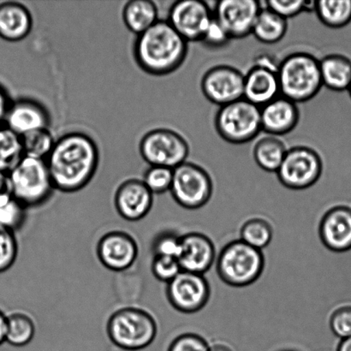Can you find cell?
<instances>
[{
    "mask_svg": "<svg viewBox=\"0 0 351 351\" xmlns=\"http://www.w3.org/2000/svg\"><path fill=\"white\" fill-rule=\"evenodd\" d=\"M97 144L82 132L65 134L46 160L55 189L74 193L86 187L97 171Z\"/></svg>",
    "mask_w": 351,
    "mask_h": 351,
    "instance_id": "1",
    "label": "cell"
},
{
    "mask_svg": "<svg viewBox=\"0 0 351 351\" xmlns=\"http://www.w3.org/2000/svg\"><path fill=\"white\" fill-rule=\"evenodd\" d=\"M188 43L167 20H159L150 29L137 36L134 56L137 64L147 74L173 73L187 57Z\"/></svg>",
    "mask_w": 351,
    "mask_h": 351,
    "instance_id": "2",
    "label": "cell"
},
{
    "mask_svg": "<svg viewBox=\"0 0 351 351\" xmlns=\"http://www.w3.org/2000/svg\"><path fill=\"white\" fill-rule=\"evenodd\" d=\"M280 95L295 104L311 101L323 86L319 61L311 54L295 53L280 63Z\"/></svg>",
    "mask_w": 351,
    "mask_h": 351,
    "instance_id": "3",
    "label": "cell"
},
{
    "mask_svg": "<svg viewBox=\"0 0 351 351\" xmlns=\"http://www.w3.org/2000/svg\"><path fill=\"white\" fill-rule=\"evenodd\" d=\"M110 340L117 348L141 351L156 340L157 325L153 316L143 309L125 308L112 314L108 323Z\"/></svg>",
    "mask_w": 351,
    "mask_h": 351,
    "instance_id": "4",
    "label": "cell"
},
{
    "mask_svg": "<svg viewBox=\"0 0 351 351\" xmlns=\"http://www.w3.org/2000/svg\"><path fill=\"white\" fill-rule=\"evenodd\" d=\"M14 199L26 208L44 204L55 189L47 161L24 156L9 173Z\"/></svg>",
    "mask_w": 351,
    "mask_h": 351,
    "instance_id": "5",
    "label": "cell"
},
{
    "mask_svg": "<svg viewBox=\"0 0 351 351\" xmlns=\"http://www.w3.org/2000/svg\"><path fill=\"white\" fill-rule=\"evenodd\" d=\"M263 268L264 256L261 251L241 239L223 247L217 264L221 280L235 287L253 284L263 274Z\"/></svg>",
    "mask_w": 351,
    "mask_h": 351,
    "instance_id": "6",
    "label": "cell"
},
{
    "mask_svg": "<svg viewBox=\"0 0 351 351\" xmlns=\"http://www.w3.org/2000/svg\"><path fill=\"white\" fill-rule=\"evenodd\" d=\"M215 128L220 137L232 144L251 142L259 135L261 108L245 99L221 106L215 117Z\"/></svg>",
    "mask_w": 351,
    "mask_h": 351,
    "instance_id": "7",
    "label": "cell"
},
{
    "mask_svg": "<svg viewBox=\"0 0 351 351\" xmlns=\"http://www.w3.org/2000/svg\"><path fill=\"white\" fill-rule=\"evenodd\" d=\"M140 153L150 167L175 169L186 162L189 154L187 141L169 129H156L147 132L140 143Z\"/></svg>",
    "mask_w": 351,
    "mask_h": 351,
    "instance_id": "8",
    "label": "cell"
},
{
    "mask_svg": "<svg viewBox=\"0 0 351 351\" xmlns=\"http://www.w3.org/2000/svg\"><path fill=\"white\" fill-rule=\"evenodd\" d=\"M171 195L182 208L197 209L206 204L213 193L208 171L198 165L184 162L173 170Z\"/></svg>",
    "mask_w": 351,
    "mask_h": 351,
    "instance_id": "9",
    "label": "cell"
},
{
    "mask_svg": "<svg viewBox=\"0 0 351 351\" xmlns=\"http://www.w3.org/2000/svg\"><path fill=\"white\" fill-rule=\"evenodd\" d=\"M322 170V158L316 151L308 147L298 146L287 150L277 174L285 187L305 189L319 180Z\"/></svg>",
    "mask_w": 351,
    "mask_h": 351,
    "instance_id": "10",
    "label": "cell"
},
{
    "mask_svg": "<svg viewBox=\"0 0 351 351\" xmlns=\"http://www.w3.org/2000/svg\"><path fill=\"white\" fill-rule=\"evenodd\" d=\"M244 75L229 65H218L209 69L203 75L202 90L213 104L223 106L243 99Z\"/></svg>",
    "mask_w": 351,
    "mask_h": 351,
    "instance_id": "11",
    "label": "cell"
},
{
    "mask_svg": "<svg viewBox=\"0 0 351 351\" xmlns=\"http://www.w3.org/2000/svg\"><path fill=\"white\" fill-rule=\"evenodd\" d=\"M213 16L201 0H180L171 5L167 22L187 41H201Z\"/></svg>",
    "mask_w": 351,
    "mask_h": 351,
    "instance_id": "12",
    "label": "cell"
},
{
    "mask_svg": "<svg viewBox=\"0 0 351 351\" xmlns=\"http://www.w3.org/2000/svg\"><path fill=\"white\" fill-rule=\"evenodd\" d=\"M170 304L182 313H195L208 304L210 287L203 275L182 271L167 285Z\"/></svg>",
    "mask_w": 351,
    "mask_h": 351,
    "instance_id": "13",
    "label": "cell"
},
{
    "mask_svg": "<svg viewBox=\"0 0 351 351\" xmlns=\"http://www.w3.org/2000/svg\"><path fill=\"white\" fill-rule=\"evenodd\" d=\"M261 9L256 0H221L216 3L213 17L230 39H243L252 34Z\"/></svg>",
    "mask_w": 351,
    "mask_h": 351,
    "instance_id": "14",
    "label": "cell"
},
{
    "mask_svg": "<svg viewBox=\"0 0 351 351\" xmlns=\"http://www.w3.org/2000/svg\"><path fill=\"white\" fill-rule=\"evenodd\" d=\"M97 256L108 269L122 271L135 263L138 256V246L136 240L126 232H108L99 241Z\"/></svg>",
    "mask_w": 351,
    "mask_h": 351,
    "instance_id": "15",
    "label": "cell"
},
{
    "mask_svg": "<svg viewBox=\"0 0 351 351\" xmlns=\"http://www.w3.org/2000/svg\"><path fill=\"white\" fill-rule=\"evenodd\" d=\"M117 211L128 221H138L152 208L154 194L143 180L129 179L120 184L115 194Z\"/></svg>",
    "mask_w": 351,
    "mask_h": 351,
    "instance_id": "16",
    "label": "cell"
},
{
    "mask_svg": "<svg viewBox=\"0 0 351 351\" xmlns=\"http://www.w3.org/2000/svg\"><path fill=\"white\" fill-rule=\"evenodd\" d=\"M3 125L22 136L34 130L49 128L50 116L40 103L32 99H19L12 102Z\"/></svg>",
    "mask_w": 351,
    "mask_h": 351,
    "instance_id": "17",
    "label": "cell"
},
{
    "mask_svg": "<svg viewBox=\"0 0 351 351\" xmlns=\"http://www.w3.org/2000/svg\"><path fill=\"white\" fill-rule=\"evenodd\" d=\"M181 252L178 261L182 271L203 275L212 267L215 249L212 241L201 233L181 237Z\"/></svg>",
    "mask_w": 351,
    "mask_h": 351,
    "instance_id": "18",
    "label": "cell"
},
{
    "mask_svg": "<svg viewBox=\"0 0 351 351\" xmlns=\"http://www.w3.org/2000/svg\"><path fill=\"white\" fill-rule=\"evenodd\" d=\"M323 244L333 252L351 250V208L336 206L326 213L319 227Z\"/></svg>",
    "mask_w": 351,
    "mask_h": 351,
    "instance_id": "19",
    "label": "cell"
},
{
    "mask_svg": "<svg viewBox=\"0 0 351 351\" xmlns=\"http://www.w3.org/2000/svg\"><path fill=\"white\" fill-rule=\"evenodd\" d=\"M261 127L271 136L287 135L297 127L300 119L298 105L280 95L261 108Z\"/></svg>",
    "mask_w": 351,
    "mask_h": 351,
    "instance_id": "20",
    "label": "cell"
},
{
    "mask_svg": "<svg viewBox=\"0 0 351 351\" xmlns=\"http://www.w3.org/2000/svg\"><path fill=\"white\" fill-rule=\"evenodd\" d=\"M280 95L277 71L254 65L244 77L243 98L252 104L263 108Z\"/></svg>",
    "mask_w": 351,
    "mask_h": 351,
    "instance_id": "21",
    "label": "cell"
},
{
    "mask_svg": "<svg viewBox=\"0 0 351 351\" xmlns=\"http://www.w3.org/2000/svg\"><path fill=\"white\" fill-rule=\"evenodd\" d=\"M33 27L29 10L17 2L0 3V38L8 43H19L29 36Z\"/></svg>",
    "mask_w": 351,
    "mask_h": 351,
    "instance_id": "22",
    "label": "cell"
},
{
    "mask_svg": "<svg viewBox=\"0 0 351 351\" xmlns=\"http://www.w3.org/2000/svg\"><path fill=\"white\" fill-rule=\"evenodd\" d=\"M323 85L330 90H348L351 84V60L340 54H330L319 61Z\"/></svg>",
    "mask_w": 351,
    "mask_h": 351,
    "instance_id": "23",
    "label": "cell"
},
{
    "mask_svg": "<svg viewBox=\"0 0 351 351\" xmlns=\"http://www.w3.org/2000/svg\"><path fill=\"white\" fill-rule=\"evenodd\" d=\"M123 20L127 29L139 36L160 20L159 10L150 0H132L123 7Z\"/></svg>",
    "mask_w": 351,
    "mask_h": 351,
    "instance_id": "24",
    "label": "cell"
},
{
    "mask_svg": "<svg viewBox=\"0 0 351 351\" xmlns=\"http://www.w3.org/2000/svg\"><path fill=\"white\" fill-rule=\"evenodd\" d=\"M287 20L268 8L261 9L254 23L252 34L260 43H280L287 32Z\"/></svg>",
    "mask_w": 351,
    "mask_h": 351,
    "instance_id": "25",
    "label": "cell"
},
{
    "mask_svg": "<svg viewBox=\"0 0 351 351\" xmlns=\"http://www.w3.org/2000/svg\"><path fill=\"white\" fill-rule=\"evenodd\" d=\"M285 143L277 136L261 138L254 147V159L261 169L267 173H277L287 154Z\"/></svg>",
    "mask_w": 351,
    "mask_h": 351,
    "instance_id": "26",
    "label": "cell"
},
{
    "mask_svg": "<svg viewBox=\"0 0 351 351\" xmlns=\"http://www.w3.org/2000/svg\"><path fill=\"white\" fill-rule=\"evenodd\" d=\"M315 12L324 25L340 29L351 22V0H319Z\"/></svg>",
    "mask_w": 351,
    "mask_h": 351,
    "instance_id": "27",
    "label": "cell"
},
{
    "mask_svg": "<svg viewBox=\"0 0 351 351\" xmlns=\"http://www.w3.org/2000/svg\"><path fill=\"white\" fill-rule=\"evenodd\" d=\"M36 335V325L29 315L23 312H14L7 315V332L5 343L23 348L29 345Z\"/></svg>",
    "mask_w": 351,
    "mask_h": 351,
    "instance_id": "28",
    "label": "cell"
},
{
    "mask_svg": "<svg viewBox=\"0 0 351 351\" xmlns=\"http://www.w3.org/2000/svg\"><path fill=\"white\" fill-rule=\"evenodd\" d=\"M23 157L21 136L5 125L0 127V171L10 173Z\"/></svg>",
    "mask_w": 351,
    "mask_h": 351,
    "instance_id": "29",
    "label": "cell"
},
{
    "mask_svg": "<svg viewBox=\"0 0 351 351\" xmlns=\"http://www.w3.org/2000/svg\"><path fill=\"white\" fill-rule=\"evenodd\" d=\"M24 156L46 160L53 150L55 142L49 128L34 130L21 136Z\"/></svg>",
    "mask_w": 351,
    "mask_h": 351,
    "instance_id": "30",
    "label": "cell"
},
{
    "mask_svg": "<svg viewBox=\"0 0 351 351\" xmlns=\"http://www.w3.org/2000/svg\"><path fill=\"white\" fill-rule=\"evenodd\" d=\"M273 237L269 223L261 219H254L244 223L241 230V240L257 250H263L271 243Z\"/></svg>",
    "mask_w": 351,
    "mask_h": 351,
    "instance_id": "31",
    "label": "cell"
},
{
    "mask_svg": "<svg viewBox=\"0 0 351 351\" xmlns=\"http://www.w3.org/2000/svg\"><path fill=\"white\" fill-rule=\"evenodd\" d=\"M173 169L164 167H149L143 181L153 194H164L171 191Z\"/></svg>",
    "mask_w": 351,
    "mask_h": 351,
    "instance_id": "32",
    "label": "cell"
},
{
    "mask_svg": "<svg viewBox=\"0 0 351 351\" xmlns=\"http://www.w3.org/2000/svg\"><path fill=\"white\" fill-rule=\"evenodd\" d=\"M26 210L25 206L14 198L0 206V226L13 232L22 228L26 219Z\"/></svg>",
    "mask_w": 351,
    "mask_h": 351,
    "instance_id": "33",
    "label": "cell"
},
{
    "mask_svg": "<svg viewBox=\"0 0 351 351\" xmlns=\"http://www.w3.org/2000/svg\"><path fill=\"white\" fill-rule=\"evenodd\" d=\"M14 233L0 226V273L9 270L16 260L19 245Z\"/></svg>",
    "mask_w": 351,
    "mask_h": 351,
    "instance_id": "34",
    "label": "cell"
},
{
    "mask_svg": "<svg viewBox=\"0 0 351 351\" xmlns=\"http://www.w3.org/2000/svg\"><path fill=\"white\" fill-rule=\"evenodd\" d=\"M151 269L158 280L167 284L182 271L178 259L166 256H154Z\"/></svg>",
    "mask_w": 351,
    "mask_h": 351,
    "instance_id": "35",
    "label": "cell"
},
{
    "mask_svg": "<svg viewBox=\"0 0 351 351\" xmlns=\"http://www.w3.org/2000/svg\"><path fill=\"white\" fill-rule=\"evenodd\" d=\"M181 247V237L171 232L160 234L153 244L154 256L171 257L175 259H178L180 254Z\"/></svg>",
    "mask_w": 351,
    "mask_h": 351,
    "instance_id": "36",
    "label": "cell"
},
{
    "mask_svg": "<svg viewBox=\"0 0 351 351\" xmlns=\"http://www.w3.org/2000/svg\"><path fill=\"white\" fill-rule=\"evenodd\" d=\"M267 5V8L287 20L306 12V0H269Z\"/></svg>",
    "mask_w": 351,
    "mask_h": 351,
    "instance_id": "37",
    "label": "cell"
},
{
    "mask_svg": "<svg viewBox=\"0 0 351 351\" xmlns=\"http://www.w3.org/2000/svg\"><path fill=\"white\" fill-rule=\"evenodd\" d=\"M331 329L336 336L342 339L351 337V306L338 309L330 321Z\"/></svg>",
    "mask_w": 351,
    "mask_h": 351,
    "instance_id": "38",
    "label": "cell"
},
{
    "mask_svg": "<svg viewBox=\"0 0 351 351\" xmlns=\"http://www.w3.org/2000/svg\"><path fill=\"white\" fill-rule=\"evenodd\" d=\"M230 40V38L226 31L220 25L218 21L213 17L208 29L203 34L201 43L211 48H220L226 46Z\"/></svg>",
    "mask_w": 351,
    "mask_h": 351,
    "instance_id": "39",
    "label": "cell"
},
{
    "mask_svg": "<svg viewBox=\"0 0 351 351\" xmlns=\"http://www.w3.org/2000/svg\"><path fill=\"white\" fill-rule=\"evenodd\" d=\"M209 349L208 343L202 337L189 333L174 339L167 351H209Z\"/></svg>",
    "mask_w": 351,
    "mask_h": 351,
    "instance_id": "40",
    "label": "cell"
},
{
    "mask_svg": "<svg viewBox=\"0 0 351 351\" xmlns=\"http://www.w3.org/2000/svg\"><path fill=\"white\" fill-rule=\"evenodd\" d=\"M13 198L9 173L0 171V206L5 204Z\"/></svg>",
    "mask_w": 351,
    "mask_h": 351,
    "instance_id": "41",
    "label": "cell"
},
{
    "mask_svg": "<svg viewBox=\"0 0 351 351\" xmlns=\"http://www.w3.org/2000/svg\"><path fill=\"white\" fill-rule=\"evenodd\" d=\"M12 102L8 92L2 85H0V127L5 125L7 112L9 111Z\"/></svg>",
    "mask_w": 351,
    "mask_h": 351,
    "instance_id": "42",
    "label": "cell"
},
{
    "mask_svg": "<svg viewBox=\"0 0 351 351\" xmlns=\"http://www.w3.org/2000/svg\"><path fill=\"white\" fill-rule=\"evenodd\" d=\"M7 332V315L0 311V346L5 343Z\"/></svg>",
    "mask_w": 351,
    "mask_h": 351,
    "instance_id": "43",
    "label": "cell"
},
{
    "mask_svg": "<svg viewBox=\"0 0 351 351\" xmlns=\"http://www.w3.org/2000/svg\"><path fill=\"white\" fill-rule=\"evenodd\" d=\"M338 351H351V337L342 339L341 343L339 346Z\"/></svg>",
    "mask_w": 351,
    "mask_h": 351,
    "instance_id": "44",
    "label": "cell"
},
{
    "mask_svg": "<svg viewBox=\"0 0 351 351\" xmlns=\"http://www.w3.org/2000/svg\"><path fill=\"white\" fill-rule=\"evenodd\" d=\"M209 351H232L228 347L222 345H216L213 347H210Z\"/></svg>",
    "mask_w": 351,
    "mask_h": 351,
    "instance_id": "45",
    "label": "cell"
},
{
    "mask_svg": "<svg viewBox=\"0 0 351 351\" xmlns=\"http://www.w3.org/2000/svg\"><path fill=\"white\" fill-rule=\"evenodd\" d=\"M348 90L350 91V95L351 96V84L350 85V88H349Z\"/></svg>",
    "mask_w": 351,
    "mask_h": 351,
    "instance_id": "46",
    "label": "cell"
}]
</instances>
